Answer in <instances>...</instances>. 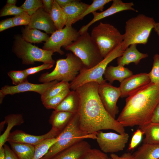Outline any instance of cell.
<instances>
[{
  "label": "cell",
  "mask_w": 159,
  "mask_h": 159,
  "mask_svg": "<svg viewBox=\"0 0 159 159\" xmlns=\"http://www.w3.org/2000/svg\"><path fill=\"white\" fill-rule=\"evenodd\" d=\"M99 84L90 82L75 91L79 98L77 112L81 130L88 134H96L102 130H111L119 134L125 132V127L107 111L100 99Z\"/></svg>",
  "instance_id": "6da1fadb"
},
{
  "label": "cell",
  "mask_w": 159,
  "mask_h": 159,
  "mask_svg": "<svg viewBox=\"0 0 159 159\" xmlns=\"http://www.w3.org/2000/svg\"><path fill=\"white\" fill-rule=\"evenodd\" d=\"M159 103V85L151 82L145 87L128 97L117 120L124 127H139L151 122Z\"/></svg>",
  "instance_id": "7a4b0ae2"
},
{
  "label": "cell",
  "mask_w": 159,
  "mask_h": 159,
  "mask_svg": "<svg viewBox=\"0 0 159 159\" xmlns=\"http://www.w3.org/2000/svg\"><path fill=\"white\" fill-rule=\"evenodd\" d=\"M155 22L153 17L140 14L125 22L122 46L125 50L132 44H146Z\"/></svg>",
  "instance_id": "3957f363"
},
{
  "label": "cell",
  "mask_w": 159,
  "mask_h": 159,
  "mask_svg": "<svg viewBox=\"0 0 159 159\" xmlns=\"http://www.w3.org/2000/svg\"><path fill=\"white\" fill-rule=\"evenodd\" d=\"M58 137L57 141L41 159H51L77 142L85 139L96 138V134H88L81 130L77 112L74 115L68 125Z\"/></svg>",
  "instance_id": "277c9868"
},
{
  "label": "cell",
  "mask_w": 159,
  "mask_h": 159,
  "mask_svg": "<svg viewBox=\"0 0 159 159\" xmlns=\"http://www.w3.org/2000/svg\"><path fill=\"white\" fill-rule=\"evenodd\" d=\"M84 67L80 59L72 53H68L65 59H58L55 67L51 72L42 74L39 81L43 83L57 80L68 82L72 81Z\"/></svg>",
  "instance_id": "5b68a950"
},
{
  "label": "cell",
  "mask_w": 159,
  "mask_h": 159,
  "mask_svg": "<svg viewBox=\"0 0 159 159\" xmlns=\"http://www.w3.org/2000/svg\"><path fill=\"white\" fill-rule=\"evenodd\" d=\"M64 48L79 58L83 68L86 69L93 67L104 58L96 44L87 32L80 35L76 41Z\"/></svg>",
  "instance_id": "8992f818"
},
{
  "label": "cell",
  "mask_w": 159,
  "mask_h": 159,
  "mask_svg": "<svg viewBox=\"0 0 159 159\" xmlns=\"http://www.w3.org/2000/svg\"><path fill=\"white\" fill-rule=\"evenodd\" d=\"M124 51L121 44L93 67L89 69L83 68L75 79L70 83V89L75 90L80 86L90 82H96L100 84L105 81L103 75L107 65L116 58L121 56Z\"/></svg>",
  "instance_id": "52a82bcc"
},
{
  "label": "cell",
  "mask_w": 159,
  "mask_h": 159,
  "mask_svg": "<svg viewBox=\"0 0 159 159\" xmlns=\"http://www.w3.org/2000/svg\"><path fill=\"white\" fill-rule=\"evenodd\" d=\"M90 35L103 58L121 44L123 40V34L116 27L102 22L92 29Z\"/></svg>",
  "instance_id": "ba28073f"
},
{
  "label": "cell",
  "mask_w": 159,
  "mask_h": 159,
  "mask_svg": "<svg viewBox=\"0 0 159 159\" xmlns=\"http://www.w3.org/2000/svg\"><path fill=\"white\" fill-rule=\"evenodd\" d=\"M13 51L17 57L21 59L23 64H34L35 62L54 65L55 61L52 57L54 52L45 50L32 44L19 36L15 38Z\"/></svg>",
  "instance_id": "9c48e42d"
},
{
  "label": "cell",
  "mask_w": 159,
  "mask_h": 159,
  "mask_svg": "<svg viewBox=\"0 0 159 159\" xmlns=\"http://www.w3.org/2000/svg\"><path fill=\"white\" fill-rule=\"evenodd\" d=\"M80 35L79 32L72 26H65L60 29H57L52 34L44 44L43 49L57 52L61 55L64 54L61 50L76 41Z\"/></svg>",
  "instance_id": "30bf717a"
},
{
  "label": "cell",
  "mask_w": 159,
  "mask_h": 159,
  "mask_svg": "<svg viewBox=\"0 0 159 159\" xmlns=\"http://www.w3.org/2000/svg\"><path fill=\"white\" fill-rule=\"evenodd\" d=\"M96 140L102 151L105 153L122 151L128 141L129 135L113 132H104L100 131L96 133Z\"/></svg>",
  "instance_id": "8fae6325"
},
{
  "label": "cell",
  "mask_w": 159,
  "mask_h": 159,
  "mask_svg": "<svg viewBox=\"0 0 159 159\" xmlns=\"http://www.w3.org/2000/svg\"><path fill=\"white\" fill-rule=\"evenodd\" d=\"M98 92L104 107L112 117L115 118L119 112L117 103L121 96L119 87L113 86L105 81L99 84Z\"/></svg>",
  "instance_id": "7c38bea8"
},
{
  "label": "cell",
  "mask_w": 159,
  "mask_h": 159,
  "mask_svg": "<svg viewBox=\"0 0 159 159\" xmlns=\"http://www.w3.org/2000/svg\"><path fill=\"white\" fill-rule=\"evenodd\" d=\"M58 82L57 80H54L48 83L36 84L28 82L13 86L5 85L2 87L0 90V103H2L4 98L7 95H13L20 92L31 91L37 92L41 95L48 88Z\"/></svg>",
  "instance_id": "4fadbf2b"
},
{
  "label": "cell",
  "mask_w": 159,
  "mask_h": 159,
  "mask_svg": "<svg viewBox=\"0 0 159 159\" xmlns=\"http://www.w3.org/2000/svg\"><path fill=\"white\" fill-rule=\"evenodd\" d=\"M150 82L148 74L141 73L133 74L120 82L119 87L120 97H128L146 87Z\"/></svg>",
  "instance_id": "5bb4252c"
},
{
  "label": "cell",
  "mask_w": 159,
  "mask_h": 159,
  "mask_svg": "<svg viewBox=\"0 0 159 159\" xmlns=\"http://www.w3.org/2000/svg\"><path fill=\"white\" fill-rule=\"evenodd\" d=\"M134 6L132 2L126 3L121 0H113L110 6L106 10L100 12H93V19L88 24L82 26L79 32L80 35L85 33L87 32L90 26L95 22L118 12L128 10L137 11L133 7Z\"/></svg>",
  "instance_id": "9a60e30c"
},
{
  "label": "cell",
  "mask_w": 159,
  "mask_h": 159,
  "mask_svg": "<svg viewBox=\"0 0 159 159\" xmlns=\"http://www.w3.org/2000/svg\"><path fill=\"white\" fill-rule=\"evenodd\" d=\"M57 137L51 129L46 134L40 135H32L22 130H16L10 133L7 141L25 143L35 146L46 139Z\"/></svg>",
  "instance_id": "2e32d148"
},
{
  "label": "cell",
  "mask_w": 159,
  "mask_h": 159,
  "mask_svg": "<svg viewBox=\"0 0 159 159\" xmlns=\"http://www.w3.org/2000/svg\"><path fill=\"white\" fill-rule=\"evenodd\" d=\"M27 26L30 28L44 30L48 34H52L57 30L49 14L44 11L43 7L31 16L30 22Z\"/></svg>",
  "instance_id": "e0dca14e"
},
{
  "label": "cell",
  "mask_w": 159,
  "mask_h": 159,
  "mask_svg": "<svg viewBox=\"0 0 159 159\" xmlns=\"http://www.w3.org/2000/svg\"><path fill=\"white\" fill-rule=\"evenodd\" d=\"M90 148L91 145L88 142L82 140L65 149L51 159H80Z\"/></svg>",
  "instance_id": "ac0fdd59"
},
{
  "label": "cell",
  "mask_w": 159,
  "mask_h": 159,
  "mask_svg": "<svg viewBox=\"0 0 159 159\" xmlns=\"http://www.w3.org/2000/svg\"><path fill=\"white\" fill-rule=\"evenodd\" d=\"M74 114L66 111L52 112L49 122L52 125L51 130L57 137L67 126Z\"/></svg>",
  "instance_id": "d6986e66"
},
{
  "label": "cell",
  "mask_w": 159,
  "mask_h": 159,
  "mask_svg": "<svg viewBox=\"0 0 159 159\" xmlns=\"http://www.w3.org/2000/svg\"><path fill=\"white\" fill-rule=\"evenodd\" d=\"M137 45V44H131L124 50L122 55L117 58L118 65L124 66L132 63L137 65L141 60L148 57L147 53L140 52Z\"/></svg>",
  "instance_id": "ffe728a7"
},
{
  "label": "cell",
  "mask_w": 159,
  "mask_h": 159,
  "mask_svg": "<svg viewBox=\"0 0 159 159\" xmlns=\"http://www.w3.org/2000/svg\"><path fill=\"white\" fill-rule=\"evenodd\" d=\"M89 5L79 0L73 1L62 8L67 16L65 26H69L74 24L75 20L86 9Z\"/></svg>",
  "instance_id": "44dd1931"
},
{
  "label": "cell",
  "mask_w": 159,
  "mask_h": 159,
  "mask_svg": "<svg viewBox=\"0 0 159 159\" xmlns=\"http://www.w3.org/2000/svg\"><path fill=\"white\" fill-rule=\"evenodd\" d=\"M132 71L124 66H110L106 68L104 74L105 80L111 85L115 80L120 82L133 75Z\"/></svg>",
  "instance_id": "7402d4cb"
},
{
  "label": "cell",
  "mask_w": 159,
  "mask_h": 159,
  "mask_svg": "<svg viewBox=\"0 0 159 159\" xmlns=\"http://www.w3.org/2000/svg\"><path fill=\"white\" fill-rule=\"evenodd\" d=\"M79 103V98L76 91H70L54 110L68 112L75 114L78 112Z\"/></svg>",
  "instance_id": "603a6c76"
},
{
  "label": "cell",
  "mask_w": 159,
  "mask_h": 159,
  "mask_svg": "<svg viewBox=\"0 0 159 159\" xmlns=\"http://www.w3.org/2000/svg\"><path fill=\"white\" fill-rule=\"evenodd\" d=\"M132 155L133 159H158L159 144L143 143Z\"/></svg>",
  "instance_id": "cb8c5ba5"
},
{
  "label": "cell",
  "mask_w": 159,
  "mask_h": 159,
  "mask_svg": "<svg viewBox=\"0 0 159 159\" xmlns=\"http://www.w3.org/2000/svg\"><path fill=\"white\" fill-rule=\"evenodd\" d=\"M4 121L7 124V126L4 132L0 136V148L7 141L12 128L14 126L20 125L24 122L23 115L19 114L8 115L5 117Z\"/></svg>",
  "instance_id": "d4e9b609"
},
{
  "label": "cell",
  "mask_w": 159,
  "mask_h": 159,
  "mask_svg": "<svg viewBox=\"0 0 159 159\" xmlns=\"http://www.w3.org/2000/svg\"><path fill=\"white\" fill-rule=\"evenodd\" d=\"M139 128L145 136L143 143L159 144V123L150 122Z\"/></svg>",
  "instance_id": "484cf974"
},
{
  "label": "cell",
  "mask_w": 159,
  "mask_h": 159,
  "mask_svg": "<svg viewBox=\"0 0 159 159\" xmlns=\"http://www.w3.org/2000/svg\"><path fill=\"white\" fill-rule=\"evenodd\" d=\"M11 149L19 159H33L35 146L18 143L9 142Z\"/></svg>",
  "instance_id": "4316f807"
},
{
  "label": "cell",
  "mask_w": 159,
  "mask_h": 159,
  "mask_svg": "<svg viewBox=\"0 0 159 159\" xmlns=\"http://www.w3.org/2000/svg\"><path fill=\"white\" fill-rule=\"evenodd\" d=\"M22 38L29 43H39L46 41L49 38L47 34L41 32L37 29L32 28L28 26L23 29Z\"/></svg>",
  "instance_id": "83f0119b"
},
{
  "label": "cell",
  "mask_w": 159,
  "mask_h": 159,
  "mask_svg": "<svg viewBox=\"0 0 159 159\" xmlns=\"http://www.w3.org/2000/svg\"><path fill=\"white\" fill-rule=\"evenodd\" d=\"M49 15L57 29H61L65 26L67 21V15L55 0H54L52 8Z\"/></svg>",
  "instance_id": "f1b7e54d"
},
{
  "label": "cell",
  "mask_w": 159,
  "mask_h": 159,
  "mask_svg": "<svg viewBox=\"0 0 159 159\" xmlns=\"http://www.w3.org/2000/svg\"><path fill=\"white\" fill-rule=\"evenodd\" d=\"M58 137L46 139L35 146L33 159H41L47 153L51 146L58 140Z\"/></svg>",
  "instance_id": "f546056e"
},
{
  "label": "cell",
  "mask_w": 159,
  "mask_h": 159,
  "mask_svg": "<svg viewBox=\"0 0 159 159\" xmlns=\"http://www.w3.org/2000/svg\"><path fill=\"white\" fill-rule=\"evenodd\" d=\"M70 89V83L64 81L59 82L48 88L41 95L42 102L58 94L64 90Z\"/></svg>",
  "instance_id": "4dcf8cb0"
},
{
  "label": "cell",
  "mask_w": 159,
  "mask_h": 159,
  "mask_svg": "<svg viewBox=\"0 0 159 159\" xmlns=\"http://www.w3.org/2000/svg\"><path fill=\"white\" fill-rule=\"evenodd\" d=\"M112 0H94L92 3L89 6L85 11L74 21V24L78 21L82 20L87 14L96 12L97 10L103 11L104 6L112 1Z\"/></svg>",
  "instance_id": "1f68e13d"
},
{
  "label": "cell",
  "mask_w": 159,
  "mask_h": 159,
  "mask_svg": "<svg viewBox=\"0 0 159 159\" xmlns=\"http://www.w3.org/2000/svg\"><path fill=\"white\" fill-rule=\"evenodd\" d=\"M67 89L57 95L42 102L44 106L47 109H54L62 101L70 91Z\"/></svg>",
  "instance_id": "d6a6232c"
},
{
  "label": "cell",
  "mask_w": 159,
  "mask_h": 159,
  "mask_svg": "<svg viewBox=\"0 0 159 159\" xmlns=\"http://www.w3.org/2000/svg\"><path fill=\"white\" fill-rule=\"evenodd\" d=\"M20 7L31 16L39 9L43 7V4L42 0H26Z\"/></svg>",
  "instance_id": "836d02e7"
},
{
  "label": "cell",
  "mask_w": 159,
  "mask_h": 159,
  "mask_svg": "<svg viewBox=\"0 0 159 159\" xmlns=\"http://www.w3.org/2000/svg\"><path fill=\"white\" fill-rule=\"evenodd\" d=\"M152 69L148 74L150 82L159 85V54H155L153 57Z\"/></svg>",
  "instance_id": "e575fe53"
},
{
  "label": "cell",
  "mask_w": 159,
  "mask_h": 159,
  "mask_svg": "<svg viewBox=\"0 0 159 159\" xmlns=\"http://www.w3.org/2000/svg\"><path fill=\"white\" fill-rule=\"evenodd\" d=\"M8 75L11 79L13 84L15 85L28 82V76L24 70L11 71L8 73Z\"/></svg>",
  "instance_id": "d590c367"
},
{
  "label": "cell",
  "mask_w": 159,
  "mask_h": 159,
  "mask_svg": "<svg viewBox=\"0 0 159 159\" xmlns=\"http://www.w3.org/2000/svg\"><path fill=\"white\" fill-rule=\"evenodd\" d=\"M107 154L101 150L91 148L87 151L80 159H109Z\"/></svg>",
  "instance_id": "8d00e7d4"
},
{
  "label": "cell",
  "mask_w": 159,
  "mask_h": 159,
  "mask_svg": "<svg viewBox=\"0 0 159 159\" xmlns=\"http://www.w3.org/2000/svg\"><path fill=\"white\" fill-rule=\"evenodd\" d=\"M20 7L15 5L6 4L1 11L0 16H3L8 15H16L24 11Z\"/></svg>",
  "instance_id": "74e56055"
},
{
  "label": "cell",
  "mask_w": 159,
  "mask_h": 159,
  "mask_svg": "<svg viewBox=\"0 0 159 159\" xmlns=\"http://www.w3.org/2000/svg\"><path fill=\"white\" fill-rule=\"evenodd\" d=\"M31 16L24 11L13 17L15 26L28 25L30 21Z\"/></svg>",
  "instance_id": "f35d334b"
},
{
  "label": "cell",
  "mask_w": 159,
  "mask_h": 159,
  "mask_svg": "<svg viewBox=\"0 0 159 159\" xmlns=\"http://www.w3.org/2000/svg\"><path fill=\"white\" fill-rule=\"evenodd\" d=\"M143 135L142 131L139 128L134 132L128 147L129 151L133 150L139 145L141 141Z\"/></svg>",
  "instance_id": "ab89813d"
},
{
  "label": "cell",
  "mask_w": 159,
  "mask_h": 159,
  "mask_svg": "<svg viewBox=\"0 0 159 159\" xmlns=\"http://www.w3.org/2000/svg\"><path fill=\"white\" fill-rule=\"evenodd\" d=\"M53 65V64L50 63H44L40 66L31 67L24 69V70L27 74L29 76L44 69H49L52 67Z\"/></svg>",
  "instance_id": "60d3db41"
},
{
  "label": "cell",
  "mask_w": 159,
  "mask_h": 159,
  "mask_svg": "<svg viewBox=\"0 0 159 159\" xmlns=\"http://www.w3.org/2000/svg\"><path fill=\"white\" fill-rule=\"evenodd\" d=\"M14 26L12 18L2 20L0 23V32Z\"/></svg>",
  "instance_id": "b9f144b4"
},
{
  "label": "cell",
  "mask_w": 159,
  "mask_h": 159,
  "mask_svg": "<svg viewBox=\"0 0 159 159\" xmlns=\"http://www.w3.org/2000/svg\"><path fill=\"white\" fill-rule=\"evenodd\" d=\"M3 146L5 150V159H19L14 152L9 146L5 144Z\"/></svg>",
  "instance_id": "7bdbcfd3"
},
{
  "label": "cell",
  "mask_w": 159,
  "mask_h": 159,
  "mask_svg": "<svg viewBox=\"0 0 159 159\" xmlns=\"http://www.w3.org/2000/svg\"><path fill=\"white\" fill-rule=\"evenodd\" d=\"M54 0H43V8L44 11L50 14L52 9Z\"/></svg>",
  "instance_id": "ee69618b"
},
{
  "label": "cell",
  "mask_w": 159,
  "mask_h": 159,
  "mask_svg": "<svg viewBox=\"0 0 159 159\" xmlns=\"http://www.w3.org/2000/svg\"><path fill=\"white\" fill-rule=\"evenodd\" d=\"M110 157L112 159H133L132 154L129 152L125 153L120 156L115 153H111Z\"/></svg>",
  "instance_id": "f6af8a7d"
},
{
  "label": "cell",
  "mask_w": 159,
  "mask_h": 159,
  "mask_svg": "<svg viewBox=\"0 0 159 159\" xmlns=\"http://www.w3.org/2000/svg\"><path fill=\"white\" fill-rule=\"evenodd\" d=\"M151 122L159 123V103L153 112L151 120Z\"/></svg>",
  "instance_id": "bcb514c9"
},
{
  "label": "cell",
  "mask_w": 159,
  "mask_h": 159,
  "mask_svg": "<svg viewBox=\"0 0 159 159\" xmlns=\"http://www.w3.org/2000/svg\"><path fill=\"white\" fill-rule=\"evenodd\" d=\"M73 0H55V1L61 8H62L69 4Z\"/></svg>",
  "instance_id": "7dc6e473"
},
{
  "label": "cell",
  "mask_w": 159,
  "mask_h": 159,
  "mask_svg": "<svg viewBox=\"0 0 159 159\" xmlns=\"http://www.w3.org/2000/svg\"><path fill=\"white\" fill-rule=\"evenodd\" d=\"M0 159H5V150L3 146L0 148Z\"/></svg>",
  "instance_id": "c3c4849f"
},
{
  "label": "cell",
  "mask_w": 159,
  "mask_h": 159,
  "mask_svg": "<svg viewBox=\"0 0 159 159\" xmlns=\"http://www.w3.org/2000/svg\"><path fill=\"white\" fill-rule=\"evenodd\" d=\"M153 29L159 37V22L155 23Z\"/></svg>",
  "instance_id": "681fc988"
},
{
  "label": "cell",
  "mask_w": 159,
  "mask_h": 159,
  "mask_svg": "<svg viewBox=\"0 0 159 159\" xmlns=\"http://www.w3.org/2000/svg\"><path fill=\"white\" fill-rule=\"evenodd\" d=\"M17 2V0H8L7 1V4L15 5V4Z\"/></svg>",
  "instance_id": "f907efd6"
},
{
  "label": "cell",
  "mask_w": 159,
  "mask_h": 159,
  "mask_svg": "<svg viewBox=\"0 0 159 159\" xmlns=\"http://www.w3.org/2000/svg\"><path fill=\"white\" fill-rule=\"evenodd\" d=\"M109 159H112L110 157Z\"/></svg>",
  "instance_id": "816d5d0a"
},
{
  "label": "cell",
  "mask_w": 159,
  "mask_h": 159,
  "mask_svg": "<svg viewBox=\"0 0 159 159\" xmlns=\"http://www.w3.org/2000/svg\"></svg>",
  "instance_id": "f5cc1de1"
}]
</instances>
